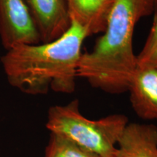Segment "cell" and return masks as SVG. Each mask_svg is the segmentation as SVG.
Listing matches in <instances>:
<instances>
[{
	"mask_svg": "<svg viewBox=\"0 0 157 157\" xmlns=\"http://www.w3.org/2000/svg\"><path fill=\"white\" fill-rule=\"evenodd\" d=\"M128 124L125 115L111 114L97 120L80 112L78 100L49 109L46 127L99 157H115L118 141Z\"/></svg>",
	"mask_w": 157,
	"mask_h": 157,
	"instance_id": "3957f363",
	"label": "cell"
},
{
	"mask_svg": "<svg viewBox=\"0 0 157 157\" xmlns=\"http://www.w3.org/2000/svg\"><path fill=\"white\" fill-rule=\"evenodd\" d=\"M117 145L115 157H157V127L128 123Z\"/></svg>",
	"mask_w": 157,
	"mask_h": 157,
	"instance_id": "52a82bcc",
	"label": "cell"
},
{
	"mask_svg": "<svg viewBox=\"0 0 157 157\" xmlns=\"http://www.w3.org/2000/svg\"><path fill=\"white\" fill-rule=\"evenodd\" d=\"M155 10L154 0H116L103 35L80 56L77 77L107 93L127 91L137 68L132 48L135 25Z\"/></svg>",
	"mask_w": 157,
	"mask_h": 157,
	"instance_id": "7a4b0ae2",
	"label": "cell"
},
{
	"mask_svg": "<svg viewBox=\"0 0 157 157\" xmlns=\"http://www.w3.org/2000/svg\"><path fill=\"white\" fill-rule=\"evenodd\" d=\"M127 91L139 117L157 120V70L137 68Z\"/></svg>",
	"mask_w": 157,
	"mask_h": 157,
	"instance_id": "8992f818",
	"label": "cell"
},
{
	"mask_svg": "<svg viewBox=\"0 0 157 157\" xmlns=\"http://www.w3.org/2000/svg\"><path fill=\"white\" fill-rule=\"evenodd\" d=\"M40 42L60 37L71 24L66 0H24Z\"/></svg>",
	"mask_w": 157,
	"mask_h": 157,
	"instance_id": "5b68a950",
	"label": "cell"
},
{
	"mask_svg": "<svg viewBox=\"0 0 157 157\" xmlns=\"http://www.w3.org/2000/svg\"><path fill=\"white\" fill-rule=\"evenodd\" d=\"M154 18L151 29L144 46L137 56L138 68L157 70V8L154 11Z\"/></svg>",
	"mask_w": 157,
	"mask_h": 157,
	"instance_id": "30bf717a",
	"label": "cell"
},
{
	"mask_svg": "<svg viewBox=\"0 0 157 157\" xmlns=\"http://www.w3.org/2000/svg\"><path fill=\"white\" fill-rule=\"evenodd\" d=\"M154 2H155V5H156V9L157 8V0H154Z\"/></svg>",
	"mask_w": 157,
	"mask_h": 157,
	"instance_id": "8fae6325",
	"label": "cell"
},
{
	"mask_svg": "<svg viewBox=\"0 0 157 157\" xmlns=\"http://www.w3.org/2000/svg\"><path fill=\"white\" fill-rule=\"evenodd\" d=\"M45 157H99L60 135L51 133Z\"/></svg>",
	"mask_w": 157,
	"mask_h": 157,
	"instance_id": "9c48e42d",
	"label": "cell"
},
{
	"mask_svg": "<svg viewBox=\"0 0 157 157\" xmlns=\"http://www.w3.org/2000/svg\"><path fill=\"white\" fill-rule=\"evenodd\" d=\"M0 39L6 50L40 39L24 0H0Z\"/></svg>",
	"mask_w": 157,
	"mask_h": 157,
	"instance_id": "277c9868",
	"label": "cell"
},
{
	"mask_svg": "<svg viewBox=\"0 0 157 157\" xmlns=\"http://www.w3.org/2000/svg\"><path fill=\"white\" fill-rule=\"evenodd\" d=\"M116 0H66L71 21L82 27L87 36L103 33Z\"/></svg>",
	"mask_w": 157,
	"mask_h": 157,
	"instance_id": "ba28073f",
	"label": "cell"
},
{
	"mask_svg": "<svg viewBox=\"0 0 157 157\" xmlns=\"http://www.w3.org/2000/svg\"><path fill=\"white\" fill-rule=\"evenodd\" d=\"M86 37L84 29L71 21L69 29L52 42L21 44L6 50L1 63L9 84L30 95L46 94L49 90L73 93Z\"/></svg>",
	"mask_w": 157,
	"mask_h": 157,
	"instance_id": "6da1fadb",
	"label": "cell"
}]
</instances>
